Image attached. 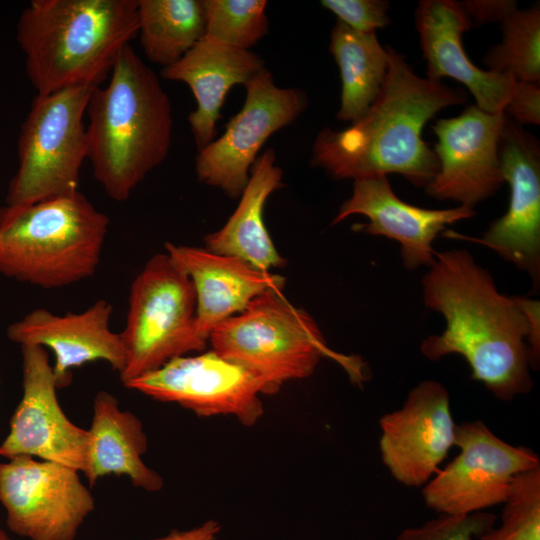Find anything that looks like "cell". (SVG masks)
<instances>
[{"instance_id": "obj_1", "label": "cell", "mask_w": 540, "mask_h": 540, "mask_svg": "<svg viewBox=\"0 0 540 540\" xmlns=\"http://www.w3.org/2000/svg\"><path fill=\"white\" fill-rule=\"evenodd\" d=\"M422 278L426 307L443 315L446 328L422 341L429 360L463 356L473 380L509 401L533 387L530 368L540 361V303L501 294L490 273L466 249L435 253Z\"/></svg>"}, {"instance_id": "obj_2", "label": "cell", "mask_w": 540, "mask_h": 540, "mask_svg": "<svg viewBox=\"0 0 540 540\" xmlns=\"http://www.w3.org/2000/svg\"><path fill=\"white\" fill-rule=\"evenodd\" d=\"M386 49L388 69L378 97L350 127L320 131L311 164L335 179L396 173L425 188L439 162L422 138L423 128L440 110L465 103L467 96L462 89L418 76L401 54Z\"/></svg>"}, {"instance_id": "obj_3", "label": "cell", "mask_w": 540, "mask_h": 540, "mask_svg": "<svg viewBox=\"0 0 540 540\" xmlns=\"http://www.w3.org/2000/svg\"><path fill=\"white\" fill-rule=\"evenodd\" d=\"M87 159L106 194L123 202L167 157L172 107L158 76L127 45L86 107Z\"/></svg>"}, {"instance_id": "obj_4", "label": "cell", "mask_w": 540, "mask_h": 540, "mask_svg": "<svg viewBox=\"0 0 540 540\" xmlns=\"http://www.w3.org/2000/svg\"><path fill=\"white\" fill-rule=\"evenodd\" d=\"M138 0H33L16 28L36 94L98 87L138 35Z\"/></svg>"}, {"instance_id": "obj_5", "label": "cell", "mask_w": 540, "mask_h": 540, "mask_svg": "<svg viewBox=\"0 0 540 540\" xmlns=\"http://www.w3.org/2000/svg\"><path fill=\"white\" fill-rule=\"evenodd\" d=\"M108 216L79 190L22 208H0V274L44 289L92 277Z\"/></svg>"}, {"instance_id": "obj_6", "label": "cell", "mask_w": 540, "mask_h": 540, "mask_svg": "<svg viewBox=\"0 0 540 540\" xmlns=\"http://www.w3.org/2000/svg\"><path fill=\"white\" fill-rule=\"evenodd\" d=\"M211 350L250 372L263 394H274L288 381L313 374L322 358L341 364L351 378H364L360 359L331 350L306 311L282 292L255 298L242 312L217 325L209 336Z\"/></svg>"}, {"instance_id": "obj_7", "label": "cell", "mask_w": 540, "mask_h": 540, "mask_svg": "<svg viewBox=\"0 0 540 540\" xmlns=\"http://www.w3.org/2000/svg\"><path fill=\"white\" fill-rule=\"evenodd\" d=\"M93 88L36 94L20 128L18 169L3 207L18 209L78 191L80 168L87 158L83 118Z\"/></svg>"}, {"instance_id": "obj_8", "label": "cell", "mask_w": 540, "mask_h": 540, "mask_svg": "<svg viewBox=\"0 0 540 540\" xmlns=\"http://www.w3.org/2000/svg\"><path fill=\"white\" fill-rule=\"evenodd\" d=\"M125 328L120 337L126 365L123 385L208 342L196 329V294L192 281L165 253L153 255L130 286Z\"/></svg>"}, {"instance_id": "obj_9", "label": "cell", "mask_w": 540, "mask_h": 540, "mask_svg": "<svg viewBox=\"0 0 540 540\" xmlns=\"http://www.w3.org/2000/svg\"><path fill=\"white\" fill-rule=\"evenodd\" d=\"M454 445L458 456L422 492L426 505L441 514L465 515L503 503L518 474L540 467L530 448L503 441L480 420L456 425Z\"/></svg>"}, {"instance_id": "obj_10", "label": "cell", "mask_w": 540, "mask_h": 540, "mask_svg": "<svg viewBox=\"0 0 540 540\" xmlns=\"http://www.w3.org/2000/svg\"><path fill=\"white\" fill-rule=\"evenodd\" d=\"M0 502L9 530L30 540H74L95 508L77 470L30 456L0 463Z\"/></svg>"}, {"instance_id": "obj_11", "label": "cell", "mask_w": 540, "mask_h": 540, "mask_svg": "<svg viewBox=\"0 0 540 540\" xmlns=\"http://www.w3.org/2000/svg\"><path fill=\"white\" fill-rule=\"evenodd\" d=\"M244 87L241 110L226 124L225 132L199 150L195 159L198 180L233 199L241 196L266 140L292 123L307 106L303 91L278 87L266 68Z\"/></svg>"}, {"instance_id": "obj_12", "label": "cell", "mask_w": 540, "mask_h": 540, "mask_svg": "<svg viewBox=\"0 0 540 540\" xmlns=\"http://www.w3.org/2000/svg\"><path fill=\"white\" fill-rule=\"evenodd\" d=\"M23 395L11 419L0 455L37 457L85 473L89 431L74 424L62 410L57 381L47 350L22 345Z\"/></svg>"}, {"instance_id": "obj_13", "label": "cell", "mask_w": 540, "mask_h": 540, "mask_svg": "<svg viewBox=\"0 0 540 540\" xmlns=\"http://www.w3.org/2000/svg\"><path fill=\"white\" fill-rule=\"evenodd\" d=\"M124 386L177 403L198 416L231 415L245 426L254 425L264 414L259 381L213 350L175 358Z\"/></svg>"}, {"instance_id": "obj_14", "label": "cell", "mask_w": 540, "mask_h": 540, "mask_svg": "<svg viewBox=\"0 0 540 540\" xmlns=\"http://www.w3.org/2000/svg\"><path fill=\"white\" fill-rule=\"evenodd\" d=\"M506 119L504 112L471 105L456 117L437 120L432 129L439 170L426 193L470 208L492 196L504 182L498 146Z\"/></svg>"}, {"instance_id": "obj_15", "label": "cell", "mask_w": 540, "mask_h": 540, "mask_svg": "<svg viewBox=\"0 0 540 540\" xmlns=\"http://www.w3.org/2000/svg\"><path fill=\"white\" fill-rule=\"evenodd\" d=\"M503 180L510 186L507 212L494 220L481 238H466L487 246L540 279V148L538 140L507 116L499 138Z\"/></svg>"}, {"instance_id": "obj_16", "label": "cell", "mask_w": 540, "mask_h": 540, "mask_svg": "<svg viewBox=\"0 0 540 540\" xmlns=\"http://www.w3.org/2000/svg\"><path fill=\"white\" fill-rule=\"evenodd\" d=\"M380 427L381 457L391 475L408 487L426 484L454 445L447 389L435 380L421 381L400 409L381 417Z\"/></svg>"}, {"instance_id": "obj_17", "label": "cell", "mask_w": 540, "mask_h": 540, "mask_svg": "<svg viewBox=\"0 0 540 540\" xmlns=\"http://www.w3.org/2000/svg\"><path fill=\"white\" fill-rule=\"evenodd\" d=\"M112 312V304L104 299L79 313L58 315L38 308L11 323L7 337L20 346L38 345L53 351L58 388L70 383L73 368L88 362L104 361L120 374L126 351L120 334L110 328Z\"/></svg>"}, {"instance_id": "obj_18", "label": "cell", "mask_w": 540, "mask_h": 540, "mask_svg": "<svg viewBox=\"0 0 540 540\" xmlns=\"http://www.w3.org/2000/svg\"><path fill=\"white\" fill-rule=\"evenodd\" d=\"M361 214L367 224H356L354 231L385 236L400 244L401 257L408 270L435 262L433 241L447 225L475 215L473 208L426 209L402 201L391 188L387 176L354 180L353 192L343 202L332 221L337 224L350 215Z\"/></svg>"}, {"instance_id": "obj_19", "label": "cell", "mask_w": 540, "mask_h": 540, "mask_svg": "<svg viewBox=\"0 0 540 540\" xmlns=\"http://www.w3.org/2000/svg\"><path fill=\"white\" fill-rule=\"evenodd\" d=\"M165 252L192 281L196 294V329L209 343L212 330L242 312L258 296L282 292L286 279L232 256L205 248L167 242Z\"/></svg>"}, {"instance_id": "obj_20", "label": "cell", "mask_w": 540, "mask_h": 540, "mask_svg": "<svg viewBox=\"0 0 540 540\" xmlns=\"http://www.w3.org/2000/svg\"><path fill=\"white\" fill-rule=\"evenodd\" d=\"M429 79L453 78L473 94L476 106L488 113H501L516 80L508 74L482 70L468 58L462 34L471 28L462 3L454 0H422L415 11Z\"/></svg>"}, {"instance_id": "obj_21", "label": "cell", "mask_w": 540, "mask_h": 540, "mask_svg": "<svg viewBox=\"0 0 540 540\" xmlns=\"http://www.w3.org/2000/svg\"><path fill=\"white\" fill-rule=\"evenodd\" d=\"M264 68V61L257 54L206 37L176 63L162 68L163 78L187 84L196 99V109L188 120L198 151L214 140L220 109L229 90L246 84Z\"/></svg>"}, {"instance_id": "obj_22", "label": "cell", "mask_w": 540, "mask_h": 540, "mask_svg": "<svg viewBox=\"0 0 540 540\" xmlns=\"http://www.w3.org/2000/svg\"><path fill=\"white\" fill-rule=\"evenodd\" d=\"M282 185L275 152L266 149L252 165L233 214L222 228L204 236L205 249L239 258L263 271L284 267L287 261L276 249L263 217L267 199Z\"/></svg>"}, {"instance_id": "obj_23", "label": "cell", "mask_w": 540, "mask_h": 540, "mask_svg": "<svg viewBox=\"0 0 540 540\" xmlns=\"http://www.w3.org/2000/svg\"><path fill=\"white\" fill-rule=\"evenodd\" d=\"M88 464L85 476L92 486L106 475H125L132 485L149 492L163 487V478L142 457L148 439L140 419L122 411L115 396L99 391L93 402Z\"/></svg>"}, {"instance_id": "obj_24", "label": "cell", "mask_w": 540, "mask_h": 540, "mask_svg": "<svg viewBox=\"0 0 540 540\" xmlns=\"http://www.w3.org/2000/svg\"><path fill=\"white\" fill-rule=\"evenodd\" d=\"M329 50L339 67L342 83L337 118L354 123L380 93L388 69L387 49L379 43L376 33H362L337 20Z\"/></svg>"}, {"instance_id": "obj_25", "label": "cell", "mask_w": 540, "mask_h": 540, "mask_svg": "<svg viewBox=\"0 0 540 540\" xmlns=\"http://www.w3.org/2000/svg\"><path fill=\"white\" fill-rule=\"evenodd\" d=\"M138 35L146 58L163 68L205 35L203 0H138Z\"/></svg>"}, {"instance_id": "obj_26", "label": "cell", "mask_w": 540, "mask_h": 540, "mask_svg": "<svg viewBox=\"0 0 540 540\" xmlns=\"http://www.w3.org/2000/svg\"><path fill=\"white\" fill-rule=\"evenodd\" d=\"M503 40L483 59L490 71L508 74L516 81L540 80V9L511 12L502 22Z\"/></svg>"}, {"instance_id": "obj_27", "label": "cell", "mask_w": 540, "mask_h": 540, "mask_svg": "<svg viewBox=\"0 0 540 540\" xmlns=\"http://www.w3.org/2000/svg\"><path fill=\"white\" fill-rule=\"evenodd\" d=\"M204 37L249 50L269 32L264 0H203Z\"/></svg>"}, {"instance_id": "obj_28", "label": "cell", "mask_w": 540, "mask_h": 540, "mask_svg": "<svg viewBox=\"0 0 540 540\" xmlns=\"http://www.w3.org/2000/svg\"><path fill=\"white\" fill-rule=\"evenodd\" d=\"M503 503L500 526L479 540H540V467L518 474Z\"/></svg>"}, {"instance_id": "obj_29", "label": "cell", "mask_w": 540, "mask_h": 540, "mask_svg": "<svg viewBox=\"0 0 540 540\" xmlns=\"http://www.w3.org/2000/svg\"><path fill=\"white\" fill-rule=\"evenodd\" d=\"M496 517L488 512L465 515L441 514L419 527L404 529L397 540H479L494 526Z\"/></svg>"}, {"instance_id": "obj_30", "label": "cell", "mask_w": 540, "mask_h": 540, "mask_svg": "<svg viewBox=\"0 0 540 540\" xmlns=\"http://www.w3.org/2000/svg\"><path fill=\"white\" fill-rule=\"evenodd\" d=\"M321 5L338 20L362 33H376L390 23V3L383 0H322Z\"/></svg>"}, {"instance_id": "obj_31", "label": "cell", "mask_w": 540, "mask_h": 540, "mask_svg": "<svg viewBox=\"0 0 540 540\" xmlns=\"http://www.w3.org/2000/svg\"><path fill=\"white\" fill-rule=\"evenodd\" d=\"M504 113L520 125H538L540 123L539 84L516 81Z\"/></svg>"}, {"instance_id": "obj_32", "label": "cell", "mask_w": 540, "mask_h": 540, "mask_svg": "<svg viewBox=\"0 0 540 540\" xmlns=\"http://www.w3.org/2000/svg\"><path fill=\"white\" fill-rule=\"evenodd\" d=\"M462 6L472 24L481 25L488 22H502L511 12L517 9L511 0H470L462 2Z\"/></svg>"}, {"instance_id": "obj_33", "label": "cell", "mask_w": 540, "mask_h": 540, "mask_svg": "<svg viewBox=\"0 0 540 540\" xmlns=\"http://www.w3.org/2000/svg\"><path fill=\"white\" fill-rule=\"evenodd\" d=\"M220 530V523L210 519L200 526L188 530H172L167 535L153 540H215Z\"/></svg>"}, {"instance_id": "obj_34", "label": "cell", "mask_w": 540, "mask_h": 540, "mask_svg": "<svg viewBox=\"0 0 540 540\" xmlns=\"http://www.w3.org/2000/svg\"><path fill=\"white\" fill-rule=\"evenodd\" d=\"M0 540H10L7 534L0 528Z\"/></svg>"}]
</instances>
